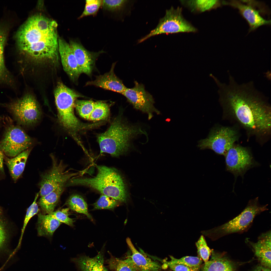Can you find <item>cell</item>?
Masks as SVG:
<instances>
[{"label":"cell","mask_w":271,"mask_h":271,"mask_svg":"<svg viewBox=\"0 0 271 271\" xmlns=\"http://www.w3.org/2000/svg\"><path fill=\"white\" fill-rule=\"evenodd\" d=\"M229 74L227 84L220 83V101L224 115L236 121L249 134L259 139L271 132V109L267 99L253 82L239 84Z\"/></svg>","instance_id":"cell-1"},{"label":"cell","mask_w":271,"mask_h":271,"mask_svg":"<svg viewBox=\"0 0 271 271\" xmlns=\"http://www.w3.org/2000/svg\"><path fill=\"white\" fill-rule=\"evenodd\" d=\"M55 21L40 14L29 18L17 33L18 48L34 59L56 61L58 59V39Z\"/></svg>","instance_id":"cell-2"},{"label":"cell","mask_w":271,"mask_h":271,"mask_svg":"<svg viewBox=\"0 0 271 271\" xmlns=\"http://www.w3.org/2000/svg\"><path fill=\"white\" fill-rule=\"evenodd\" d=\"M140 125L130 122L121 113L110 127L98 138L100 153H107L118 157L127 152L139 136L147 133Z\"/></svg>","instance_id":"cell-3"},{"label":"cell","mask_w":271,"mask_h":271,"mask_svg":"<svg viewBox=\"0 0 271 271\" xmlns=\"http://www.w3.org/2000/svg\"><path fill=\"white\" fill-rule=\"evenodd\" d=\"M98 173L92 178H71L67 186L81 185L90 187L118 201L126 202L128 198L127 189L119 173L114 168L96 165Z\"/></svg>","instance_id":"cell-4"},{"label":"cell","mask_w":271,"mask_h":271,"mask_svg":"<svg viewBox=\"0 0 271 271\" xmlns=\"http://www.w3.org/2000/svg\"><path fill=\"white\" fill-rule=\"evenodd\" d=\"M58 119L61 125L74 138L81 130L96 126L95 124H86L81 122L75 115V103L82 96L61 83L58 84L54 92Z\"/></svg>","instance_id":"cell-5"},{"label":"cell","mask_w":271,"mask_h":271,"mask_svg":"<svg viewBox=\"0 0 271 271\" xmlns=\"http://www.w3.org/2000/svg\"><path fill=\"white\" fill-rule=\"evenodd\" d=\"M268 209L267 205H261L258 197H256L250 200L243 210L234 218L218 227L201 232L213 240L232 234L243 233L249 229L255 217Z\"/></svg>","instance_id":"cell-6"},{"label":"cell","mask_w":271,"mask_h":271,"mask_svg":"<svg viewBox=\"0 0 271 271\" xmlns=\"http://www.w3.org/2000/svg\"><path fill=\"white\" fill-rule=\"evenodd\" d=\"M197 29L183 17L182 9L173 7L166 10L164 16L160 19L156 27L147 35L140 39L139 43L152 37L162 34L181 32H195Z\"/></svg>","instance_id":"cell-7"},{"label":"cell","mask_w":271,"mask_h":271,"mask_svg":"<svg viewBox=\"0 0 271 271\" xmlns=\"http://www.w3.org/2000/svg\"><path fill=\"white\" fill-rule=\"evenodd\" d=\"M239 138V133L235 128L217 126L211 129L206 138L199 141L197 146L201 150L211 149L225 156Z\"/></svg>","instance_id":"cell-8"},{"label":"cell","mask_w":271,"mask_h":271,"mask_svg":"<svg viewBox=\"0 0 271 271\" xmlns=\"http://www.w3.org/2000/svg\"><path fill=\"white\" fill-rule=\"evenodd\" d=\"M7 123L4 124L5 129L0 140V149L4 154L14 157L28 149L32 145L31 138L20 127L5 118Z\"/></svg>","instance_id":"cell-9"},{"label":"cell","mask_w":271,"mask_h":271,"mask_svg":"<svg viewBox=\"0 0 271 271\" xmlns=\"http://www.w3.org/2000/svg\"><path fill=\"white\" fill-rule=\"evenodd\" d=\"M225 157L226 170L236 178L243 177L248 170L258 165L249 149L239 145L234 144Z\"/></svg>","instance_id":"cell-10"},{"label":"cell","mask_w":271,"mask_h":271,"mask_svg":"<svg viewBox=\"0 0 271 271\" xmlns=\"http://www.w3.org/2000/svg\"><path fill=\"white\" fill-rule=\"evenodd\" d=\"M7 106L18 122L24 125L35 124L41 115V111L37 103L30 95H26Z\"/></svg>","instance_id":"cell-11"},{"label":"cell","mask_w":271,"mask_h":271,"mask_svg":"<svg viewBox=\"0 0 271 271\" xmlns=\"http://www.w3.org/2000/svg\"><path fill=\"white\" fill-rule=\"evenodd\" d=\"M134 84L132 88H127L121 94L128 102L134 109L146 114L149 120L153 118L154 114H160V111L154 106L153 97L146 90L144 85L136 81L134 82Z\"/></svg>","instance_id":"cell-12"},{"label":"cell","mask_w":271,"mask_h":271,"mask_svg":"<svg viewBox=\"0 0 271 271\" xmlns=\"http://www.w3.org/2000/svg\"><path fill=\"white\" fill-rule=\"evenodd\" d=\"M52 165L50 169L41 176L39 184V194L41 197L46 195L51 191L64 185L76 173H70L65 170V167L62 162H59L52 158Z\"/></svg>","instance_id":"cell-13"},{"label":"cell","mask_w":271,"mask_h":271,"mask_svg":"<svg viewBox=\"0 0 271 271\" xmlns=\"http://www.w3.org/2000/svg\"><path fill=\"white\" fill-rule=\"evenodd\" d=\"M70 45L75 56L80 73L90 76L94 68L97 58L103 50L97 52L90 51L80 42L71 40Z\"/></svg>","instance_id":"cell-14"},{"label":"cell","mask_w":271,"mask_h":271,"mask_svg":"<svg viewBox=\"0 0 271 271\" xmlns=\"http://www.w3.org/2000/svg\"><path fill=\"white\" fill-rule=\"evenodd\" d=\"M58 51L64 71L72 80L77 81L81 74L70 44L62 39H59Z\"/></svg>","instance_id":"cell-15"},{"label":"cell","mask_w":271,"mask_h":271,"mask_svg":"<svg viewBox=\"0 0 271 271\" xmlns=\"http://www.w3.org/2000/svg\"><path fill=\"white\" fill-rule=\"evenodd\" d=\"M105 245L97 254L90 257L85 254L78 255L72 258L71 261L74 263L78 271H108L104 265Z\"/></svg>","instance_id":"cell-16"},{"label":"cell","mask_w":271,"mask_h":271,"mask_svg":"<svg viewBox=\"0 0 271 271\" xmlns=\"http://www.w3.org/2000/svg\"><path fill=\"white\" fill-rule=\"evenodd\" d=\"M246 241L252 247L261 265L271 268V231L262 233L257 241L254 242L247 239Z\"/></svg>","instance_id":"cell-17"},{"label":"cell","mask_w":271,"mask_h":271,"mask_svg":"<svg viewBox=\"0 0 271 271\" xmlns=\"http://www.w3.org/2000/svg\"><path fill=\"white\" fill-rule=\"evenodd\" d=\"M224 4L232 6L237 8L241 15L249 25L250 31L254 30L259 27L270 24V21L264 19L260 15L259 12L250 5L243 4L237 1L223 2Z\"/></svg>","instance_id":"cell-18"},{"label":"cell","mask_w":271,"mask_h":271,"mask_svg":"<svg viewBox=\"0 0 271 271\" xmlns=\"http://www.w3.org/2000/svg\"><path fill=\"white\" fill-rule=\"evenodd\" d=\"M115 63H113L109 72L97 76L95 80L87 82L86 85H93L122 94L127 87L114 73Z\"/></svg>","instance_id":"cell-19"},{"label":"cell","mask_w":271,"mask_h":271,"mask_svg":"<svg viewBox=\"0 0 271 271\" xmlns=\"http://www.w3.org/2000/svg\"><path fill=\"white\" fill-rule=\"evenodd\" d=\"M126 242L131 254L129 255L139 269V271H161L162 268L160 263L153 261L139 252L132 243L129 237Z\"/></svg>","instance_id":"cell-20"},{"label":"cell","mask_w":271,"mask_h":271,"mask_svg":"<svg viewBox=\"0 0 271 271\" xmlns=\"http://www.w3.org/2000/svg\"><path fill=\"white\" fill-rule=\"evenodd\" d=\"M37 229L40 236L51 237L61 223L51 214L38 215Z\"/></svg>","instance_id":"cell-21"},{"label":"cell","mask_w":271,"mask_h":271,"mask_svg":"<svg viewBox=\"0 0 271 271\" xmlns=\"http://www.w3.org/2000/svg\"><path fill=\"white\" fill-rule=\"evenodd\" d=\"M31 150L28 149L13 158H6V164L14 181H16L23 173Z\"/></svg>","instance_id":"cell-22"},{"label":"cell","mask_w":271,"mask_h":271,"mask_svg":"<svg viewBox=\"0 0 271 271\" xmlns=\"http://www.w3.org/2000/svg\"><path fill=\"white\" fill-rule=\"evenodd\" d=\"M65 186L64 185L60 186L41 197L39 200V204L45 214H50L54 212Z\"/></svg>","instance_id":"cell-23"},{"label":"cell","mask_w":271,"mask_h":271,"mask_svg":"<svg viewBox=\"0 0 271 271\" xmlns=\"http://www.w3.org/2000/svg\"><path fill=\"white\" fill-rule=\"evenodd\" d=\"M205 263L202 271H235L233 264L226 258L214 255Z\"/></svg>","instance_id":"cell-24"},{"label":"cell","mask_w":271,"mask_h":271,"mask_svg":"<svg viewBox=\"0 0 271 271\" xmlns=\"http://www.w3.org/2000/svg\"><path fill=\"white\" fill-rule=\"evenodd\" d=\"M110 257L105 260L108 268L112 271H139V269L128 255L124 259L118 258L110 252Z\"/></svg>","instance_id":"cell-25"},{"label":"cell","mask_w":271,"mask_h":271,"mask_svg":"<svg viewBox=\"0 0 271 271\" xmlns=\"http://www.w3.org/2000/svg\"><path fill=\"white\" fill-rule=\"evenodd\" d=\"M69 208L74 211L85 215L90 220L93 221L89 213L87 203L80 195L76 194L71 195L66 202Z\"/></svg>","instance_id":"cell-26"},{"label":"cell","mask_w":271,"mask_h":271,"mask_svg":"<svg viewBox=\"0 0 271 271\" xmlns=\"http://www.w3.org/2000/svg\"><path fill=\"white\" fill-rule=\"evenodd\" d=\"M6 38L5 31L0 27V84H10L12 80L5 65L4 58V47Z\"/></svg>","instance_id":"cell-27"},{"label":"cell","mask_w":271,"mask_h":271,"mask_svg":"<svg viewBox=\"0 0 271 271\" xmlns=\"http://www.w3.org/2000/svg\"><path fill=\"white\" fill-rule=\"evenodd\" d=\"M183 4L190 8L192 11L204 12L211 10L219 6L218 0H190L181 1Z\"/></svg>","instance_id":"cell-28"},{"label":"cell","mask_w":271,"mask_h":271,"mask_svg":"<svg viewBox=\"0 0 271 271\" xmlns=\"http://www.w3.org/2000/svg\"><path fill=\"white\" fill-rule=\"evenodd\" d=\"M109 105L107 103L101 101L95 102L89 120L95 121L106 119L109 115Z\"/></svg>","instance_id":"cell-29"},{"label":"cell","mask_w":271,"mask_h":271,"mask_svg":"<svg viewBox=\"0 0 271 271\" xmlns=\"http://www.w3.org/2000/svg\"><path fill=\"white\" fill-rule=\"evenodd\" d=\"M170 260H163L165 265L171 264H178L186 265L191 267L199 268L202 263L201 259L199 257L186 256L177 259L172 256H170Z\"/></svg>","instance_id":"cell-30"},{"label":"cell","mask_w":271,"mask_h":271,"mask_svg":"<svg viewBox=\"0 0 271 271\" xmlns=\"http://www.w3.org/2000/svg\"><path fill=\"white\" fill-rule=\"evenodd\" d=\"M95 102L91 100H77L75 107L79 115L85 119L89 120L93 110Z\"/></svg>","instance_id":"cell-31"},{"label":"cell","mask_w":271,"mask_h":271,"mask_svg":"<svg viewBox=\"0 0 271 271\" xmlns=\"http://www.w3.org/2000/svg\"><path fill=\"white\" fill-rule=\"evenodd\" d=\"M118 201L107 195L102 194L98 200L94 203L93 210L113 209L119 204Z\"/></svg>","instance_id":"cell-32"},{"label":"cell","mask_w":271,"mask_h":271,"mask_svg":"<svg viewBox=\"0 0 271 271\" xmlns=\"http://www.w3.org/2000/svg\"><path fill=\"white\" fill-rule=\"evenodd\" d=\"M39 195V192L36 194L34 200L32 203L27 210L21 230V236L17 248L19 247L20 246L24 232L28 223L31 219L35 215L37 214L38 212L39 208L36 201Z\"/></svg>","instance_id":"cell-33"},{"label":"cell","mask_w":271,"mask_h":271,"mask_svg":"<svg viewBox=\"0 0 271 271\" xmlns=\"http://www.w3.org/2000/svg\"><path fill=\"white\" fill-rule=\"evenodd\" d=\"M3 211L0 207V251L6 247L8 241L9 232Z\"/></svg>","instance_id":"cell-34"},{"label":"cell","mask_w":271,"mask_h":271,"mask_svg":"<svg viewBox=\"0 0 271 271\" xmlns=\"http://www.w3.org/2000/svg\"><path fill=\"white\" fill-rule=\"evenodd\" d=\"M195 245L197 249L198 257L202 259L205 263L208 261L212 250L208 246L205 238L203 235L200 236L196 242Z\"/></svg>","instance_id":"cell-35"},{"label":"cell","mask_w":271,"mask_h":271,"mask_svg":"<svg viewBox=\"0 0 271 271\" xmlns=\"http://www.w3.org/2000/svg\"><path fill=\"white\" fill-rule=\"evenodd\" d=\"M103 0H87L84 11L80 16L81 19L90 15H95L102 6Z\"/></svg>","instance_id":"cell-36"},{"label":"cell","mask_w":271,"mask_h":271,"mask_svg":"<svg viewBox=\"0 0 271 271\" xmlns=\"http://www.w3.org/2000/svg\"><path fill=\"white\" fill-rule=\"evenodd\" d=\"M129 1L126 0H103L102 6L104 10L108 11H119L124 8Z\"/></svg>","instance_id":"cell-37"},{"label":"cell","mask_w":271,"mask_h":271,"mask_svg":"<svg viewBox=\"0 0 271 271\" xmlns=\"http://www.w3.org/2000/svg\"><path fill=\"white\" fill-rule=\"evenodd\" d=\"M69 208L63 209L60 210L54 211L50 214L61 223H64L70 226H73L74 221L69 217Z\"/></svg>","instance_id":"cell-38"},{"label":"cell","mask_w":271,"mask_h":271,"mask_svg":"<svg viewBox=\"0 0 271 271\" xmlns=\"http://www.w3.org/2000/svg\"><path fill=\"white\" fill-rule=\"evenodd\" d=\"M166 265L173 271H198L199 268L178 264H168Z\"/></svg>","instance_id":"cell-39"},{"label":"cell","mask_w":271,"mask_h":271,"mask_svg":"<svg viewBox=\"0 0 271 271\" xmlns=\"http://www.w3.org/2000/svg\"><path fill=\"white\" fill-rule=\"evenodd\" d=\"M4 158V153L0 149V173L2 174L4 173L3 166Z\"/></svg>","instance_id":"cell-40"},{"label":"cell","mask_w":271,"mask_h":271,"mask_svg":"<svg viewBox=\"0 0 271 271\" xmlns=\"http://www.w3.org/2000/svg\"><path fill=\"white\" fill-rule=\"evenodd\" d=\"M253 271H271L270 268L262 265L256 267Z\"/></svg>","instance_id":"cell-41"}]
</instances>
